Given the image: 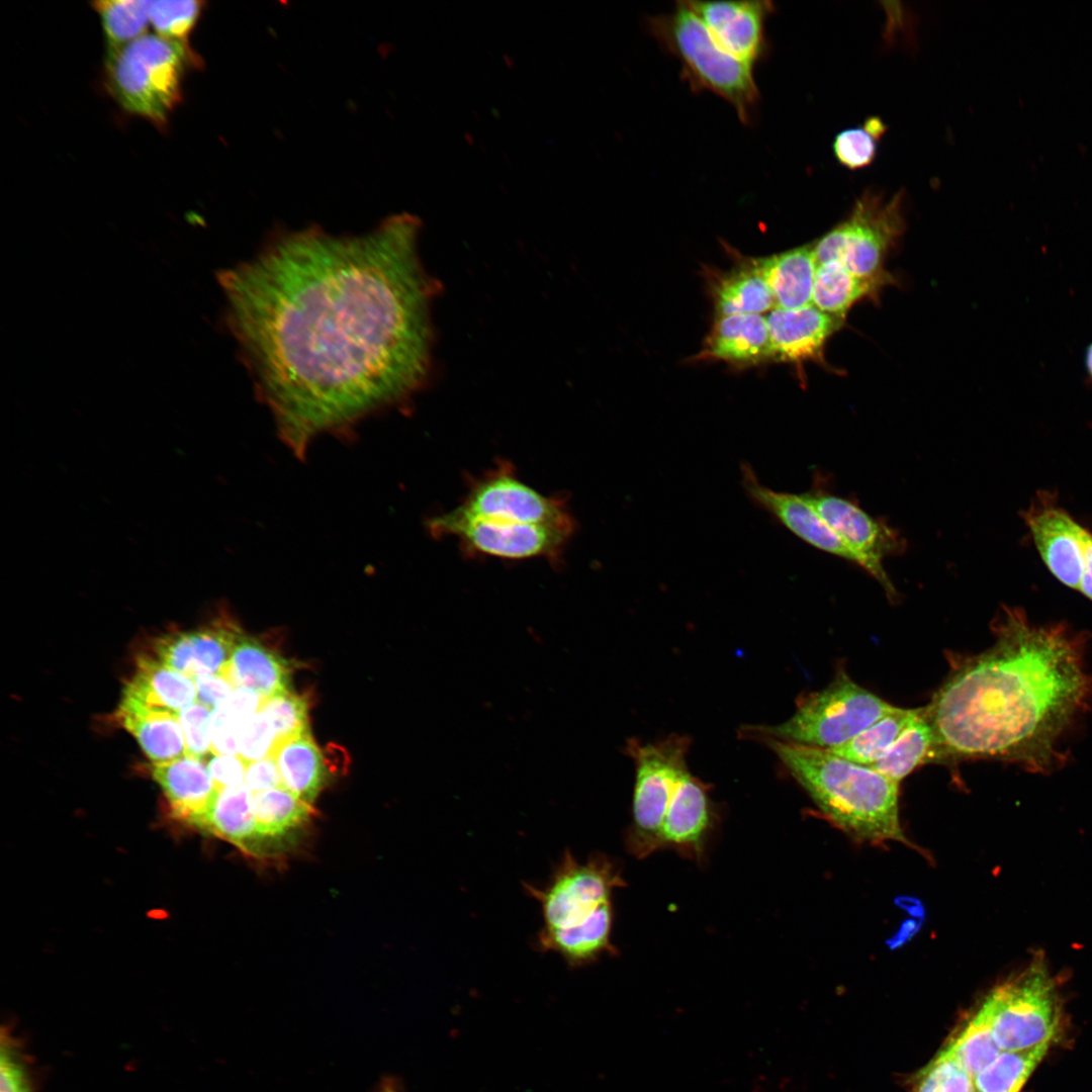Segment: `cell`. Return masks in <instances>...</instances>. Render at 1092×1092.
Returning a JSON list of instances; mask_svg holds the SVG:
<instances>
[{"instance_id": "47", "label": "cell", "mask_w": 1092, "mask_h": 1092, "mask_svg": "<svg viewBox=\"0 0 1092 1092\" xmlns=\"http://www.w3.org/2000/svg\"><path fill=\"white\" fill-rule=\"evenodd\" d=\"M972 1089L973 1080L957 1068L942 1081L939 1092H971Z\"/></svg>"}, {"instance_id": "5", "label": "cell", "mask_w": 1092, "mask_h": 1092, "mask_svg": "<svg viewBox=\"0 0 1092 1092\" xmlns=\"http://www.w3.org/2000/svg\"><path fill=\"white\" fill-rule=\"evenodd\" d=\"M201 65L189 44L146 33L105 58V85L123 110L163 129L182 101L187 71Z\"/></svg>"}, {"instance_id": "22", "label": "cell", "mask_w": 1092, "mask_h": 1092, "mask_svg": "<svg viewBox=\"0 0 1092 1092\" xmlns=\"http://www.w3.org/2000/svg\"><path fill=\"white\" fill-rule=\"evenodd\" d=\"M291 672L289 660L243 633L223 675L235 688L250 689L268 698L291 691Z\"/></svg>"}, {"instance_id": "29", "label": "cell", "mask_w": 1092, "mask_h": 1092, "mask_svg": "<svg viewBox=\"0 0 1092 1092\" xmlns=\"http://www.w3.org/2000/svg\"><path fill=\"white\" fill-rule=\"evenodd\" d=\"M257 854L265 843L282 841L292 831L304 825L313 813L310 804L299 799L283 786L254 793Z\"/></svg>"}, {"instance_id": "18", "label": "cell", "mask_w": 1092, "mask_h": 1092, "mask_svg": "<svg viewBox=\"0 0 1092 1092\" xmlns=\"http://www.w3.org/2000/svg\"><path fill=\"white\" fill-rule=\"evenodd\" d=\"M766 322L774 361L800 365L823 363L825 345L844 320L811 304L794 309L775 307Z\"/></svg>"}, {"instance_id": "35", "label": "cell", "mask_w": 1092, "mask_h": 1092, "mask_svg": "<svg viewBox=\"0 0 1092 1092\" xmlns=\"http://www.w3.org/2000/svg\"><path fill=\"white\" fill-rule=\"evenodd\" d=\"M886 130L887 125L878 116L868 117L861 126L840 130L832 144L835 160L852 171L869 167L876 159L879 142Z\"/></svg>"}, {"instance_id": "50", "label": "cell", "mask_w": 1092, "mask_h": 1092, "mask_svg": "<svg viewBox=\"0 0 1092 1092\" xmlns=\"http://www.w3.org/2000/svg\"><path fill=\"white\" fill-rule=\"evenodd\" d=\"M1085 369L1092 379V343L1087 347L1085 351Z\"/></svg>"}, {"instance_id": "25", "label": "cell", "mask_w": 1092, "mask_h": 1092, "mask_svg": "<svg viewBox=\"0 0 1092 1092\" xmlns=\"http://www.w3.org/2000/svg\"><path fill=\"white\" fill-rule=\"evenodd\" d=\"M271 757L277 763L282 786L311 805L324 788L327 767L310 731L282 741Z\"/></svg>"}, {"instance_id": "24", "label": "cell", "mask_w": 1092, "mask_h": 1092, "mask_svg": "<svg viewBox=\"0 0 1092 1092\" xmlns=\"http://www.w3.org/2000/svg\"><path fill=\"white\" fill-rule=\"evenodd\" d=\"M142 703L175 713L197 700L193 678L169 667L151 654L136 658L135 671L123 690Z\"/></svg>"}, {"instance_id": "6", "label": "cell", "mask_w": 1092, "mask_h": 1092, "mask_svg": "<svg viewBox=\"0 0 1092 1092\" xmlns=\"http://www.w3.org/2000/svg\"><path fill=\"white\" fill-rule=\"evenodd\" d=\"M647 27L678 60L692 89L720 96L743 123L751 121L759 100L753 65L723 50L685 1L669 13L648 17Z\"/></svg>"}, {"instance_id": "30", "label": "cell", "mask_w": 1092, "mask_h": 1092, "mask_svg": "<svg viewBox=\"0 0 1092 1092\" xmlns=\"http://www.w3.org/2000/svg\"><path fill=\"white\" fill-rule=\"evenodd\" d=\"M932 745L933 732L924 707L916 708L887 752L870 767L899 784L919 765L928 762Z\"/></svg>"}, {"instance_id": "23", "label": "cell", "mask_w": 1092, "mask_h": 1092, "mask_svg": "<svg viewBox=\"0 0 1092 1092\" xmlns=\"http://www.w3.org/2000/svg\"><path fill=\"white\" fill-rule=\"evenodd\" d=\"M756 264L776 307L794 309L812 304L817 269L812 244L757 259Z\"/></svg>"}, {"instance_id": "10", "label": "cell", "mask_w": 1092, "mask_h": 1092, "mask_svg": "<svg viewBox=\"0 0 1092 1092\" xmlns=\"http://www.w3.org/2000/svg\"><path fill=\"white\" fill-rule=\"evenodd\" d=\"M437 537L456 538L463 551L507 560L556 559L573 534L550 526L465 516L451 510L430 521Z\"/></svg>"}, {"instance_id": "33", "label": "cell", "mask_w": 1092, "mask_h": 1092, "mask_svg": "<svg viewBox=\"0 0 1092 1092\" xmlns=\"http://www.w3.org/2000/svg\"><path fill=\"white\" fill-rule=\"evenodd\" d=\"M1050 1043L1019 1051H1003L974 1079L977 1092H1020L1048 1053Z\"/></svg>"}, {"instance_id": "9", "label": "cell", "mask_w": 1092, "mask_h": 1092, "mask_svg": "<svg viewBox=\"0 0 1092 1092\" xmlns=\"http://www.w3.org/2000/svg\"><path fill=\"white\" fill-rule=\"evenodd\" d=\"M983 1004L1001 1051L1051 1043L1058 1034L1060 1006L1045 966L1035 959L1019 976L998 986Z\"/></svg>"}, {"instance_id": "14", "label": "cell", "mask_w": 1092, "mask_h": 1092, "mask_svg": "<svg viewBox=\"0 0 1092 1092\" xmlns=\"http://www.w3.org/2000/svg\"><path fill=\"white\" fill-rule=\"evenodd\" d=\"M1023 519L1052 574L1063 584L1079 590L1092 533L1046 491L1035 495Z\"/></svg>"}, {"instance_id": "31", "label": "cell", "mask_w": 1092, "mask_h": 1092, "mask_svg": "<svg viewBox=\"0 0 1092 1092\" xmlns=\"http://www.w3.org/2000/svg\"><path fill=\"white\" fill-rule=\"evenodd\" d=\"M987 1007L982 1004L964 1028L941 1051L972 1080L1000 1054Z\"/></svg>"}, {"instance_id": "42", "label": "cell", "mask_w": 1092, "mask_h": 1092, "mask_svg": "<svg viewBox=\"0 0 1092 1092\" xmlns=\"http://www.w3.org/2000/svg\"><path fill=\"white\" fill-rule=\"evenodd\" d=\"M247 762L240 755L213 754L207 768L217 791L245 783Z\"/></svg>"}, {"instance_id": "13", "label": "cell", "mask_w": 1092, "mask_h": 1092, "mask_svg": "<svg viewBox=\"0 0 1092 1092\" xmlns=\"http://www.w3.org/2000/svg\"><path fill=\"white\" fill-rule=\"evenodd\" d=\"M803 494L825 523L860 557L862 568L880 582L888 598L896 601L898 594L884 569L883 559L901 549L898 534L855 503L826 491L818 483Z\"/></svg>"}, {"instance_id": "49", "label": "cell", "mask_w": 1092, "mask_h": 1092, "mask_svg": "<svg viewBox=\"0 0 1092 1092\" xmlns=\"http://www.w3.org/2000/svg\"><path fill=\"white\" fill-rule=\"evenodd\" d=\"M374 1092H404L401 1085L394 1077H382L376 1085Z\"/></svg>"}, {"instance_id": "51", "label": "cell", "mask_w": 1092, "mask_h": 1092, "mask_svg": "<svg viewBox=\"0 0 1092 1092\" xmlns=\"http://www.w3.org/2000/svg\"><path fill=\"white\" fill-rule=\"evenodd\" d=\"M971 1092H977V1091H976V1090L974 1089V1087H973V1089H972V1091H971Z\"/></svg>"}, {"instance_id": "2", "label": "cell", "mask_w": 1092, "mask_h": 1092, "mask_svg": "<svg viewBox=\"0 0 1092 1092\" xmlns=\"http://www.w3.org/2000/svg\"><path fill=\"white\" fill-rule=\"evenodd\" d=\"M993 644L953 661L924 707L933 732L928 762L995 759L1046 771L1060 739L1092 699L1085 638L1067 625H1035L1003 606Z\"/></svg>"}, {"instance_id": "36", "label": "cell", "mask_w": 1092, "mask_h": 1092, "mask_svg": "<svg viewBox=\"0 0 1092 1092\" xmlns=\"http://www.w3.org/2000/svg\"><path fill=\"white\" fill-rule=\"evenodd\" d=\"M204 4L197 0L151 1L150 25L159 36L189 44V35L204 10Z\"/></svg>"}, {"instance_id": "27", "label": "cell", "mask_w": 1092, "mask_h": 1092, "mask_svg": "<svg viewBox=\"0 0 1092 1092\" xmlns=\"http://www.w3.org/2000/svg\"><path fill=\"white\" fill-rule=\"evenodd\" d=\"M890 282V274L863 278L850 273L838 262H826L817 265L812 304L828 314L844 320L853 304L863 298L874 297Z\"/></svg>"}, {"instance_id": "40", "label": "cell", "mask_w": 1092, "mask_h": 1092, "mask_svg": "<svg viewBox=\"0 0 1092 1092\" xmlns=\"http://www.w3.org/2000/svg\"><path fill=\"white\" fill-rule=\"evenodd\" d=\"M212 709L195 702L178 713L186 754L203 758L211 751Z\"/></svg>"}, {"instance_id": "11", "label": "cell", "mask_w": 1092, "mask_h": 1092, "mask_svg": "<svg viewBox=\"0 0 1092 1092\" xmlns=\"http://www.w3.org/2000/svg\"><path fill=\"white\" fill-rule=\"evenodd\" d=\"M455 510L469 517L544 525L570 533L575 527L563 502L523 482L507 463L476 479Z\"/></svg>"}, {"instance_id": "26", "label": "cell", "mask_w": 1092, "mask_h": 1092, "mask_svg": "<svg viewBox=\"0 0 1092 1092\" xmlns=\"http://www.w3.org/2000/svg\"><path fill=\"white\" fill-rule=\"evenodd\" d=\"M254 793L243 783L217 792L200 831L210 833L257 854Z\"/></svg>"}, {"instance_id": "1", "label": "cell", "mask_w": 1092, "mask_h": 1092, "mask_svg": "<svg viewBox=\"0 0 1092 1092\" xmlns=\"http://www.w3.org/2000/svg\"><path fill=\"white\" fill-rule=\"evenodd\" d=\"M420 230L400 213L363 235L282 232L219 273L256 395L298 457L427 380L437 283L420 258Z\"/></svg>"}, {"instance_id": "46", "label": "cell", "mask_w": 1092, "mask_h": 1092, "mask_svg": "<svg viewBox=\"0 0 1092 1092\" xmlns=\"http://www.w3.org/2000/svg\"><path fill=\"white\" fill-rule=\"evenodd\" d=\"M957 1068L952 1061L941 1053L921 1071L916 1092H939L942 1081Z\"/></svg>"}, {"instance_id": "8", "label": "cell", "mask_w": 1092, "mask_h": 1092, "mask_svg": "<svg viewBox=\"0 0 1092 1092\" xmlns=\"http://www.w3.org/2000/svg\"><path fill=\"white\" fill-rule=\"evenodd\" d=\"M904 197L902 190L889 198L864 190L848 215L812 244L817 265L838 262L863 278L889 274L884 261L906 226Z\"/></svg>"}, {"instance_id": "12", "label": "cell", "mask_w": 1092, "mask_h": 1092, "mask_svg": "<svg viewBox=\"0 0 1092 1092\" xmlns=\"http://www.w3.org/2000/svg\"><path fill=\"white\" fill-rule=\"evenodd\" d=\"M688 736L672 734L655 742L630 739L626 751L635 763L632 822L626 837L637 840L655 827L664 804L689 770Z\"/></svg>"}, {"instance_id": "34", "label": "cell", "mask_w": 1092, "mask_h": 1092, "mask_svg": "<svg viewBox=\"0 0 1092 1092\" xmlns=\"http://www.w3.org/2000/svg\"><path fill=\"white\" fill-rule=\"evenodd\" d=\"M915 712L916 709L897 707L844 744L828 750L847 760L870 766L887 752Z\"/></svg>"}, {"instance_id": "21", "label": "cell", "mask_w": 1092, "mask_h": 1092, "mask_svg": "<svg viewBox=\"0 0 1092 1092\" xmlns=\"http://www.w3.org/2000/svg\"><path fill=\"white\" fill-rule=\"evenodd\" d=\"M117 715L152 763H165L186 755L178 713L150 707L122 694Z\"/></svg>"}, {"instance_id": "17", "label": "cell", "mask_w": 1092, "mask_h": 1092, "mask_svg": "<svg viewBox=\"0 0 1092 1092\" xmlns=\"http://www.w3.org/2000/svg\"><path fill=\"white\" fill-rule=\"evenodd\" d=\"M716 42L733 57L754 65L766 52L765 21L770 1H685Z\"/></svg>"}, {"instance_id": "45", "label": "cell", "mask_w": 1092, "mask_h": 1092, "mask_svg": "<svg viewBox=\"0 0 1092 1092\" xmlns=\"http://www.w3.org/2000/svg\"><path fill=\"white\" fill-rule=\"evenodd\" d=\"M264 697L246 688H235L232 695L221 705L240 724L261 711Z\"/></svg>"}, {"instance_id": "37", "label": "cell", "mask_w": 1092, "mask_h": 1092, "mask_svg": "<svg viewBox=\"0 0 1092 1092\" xmlns=\"http://www.w3.org/2000/svg\"><path fill=\"white\" fill-rule=\"evenodd\" d=\"M261 712L266 715L273 727L276 736L275 747L286 739L309 731L308 703L304 697L292 691L265 698Z\"/></svg>"}, {"instance_id": "7", "label": "cell", "mask_w": 1092, "mask_h": 1092, "mask_svg": "<svg viewBox=\"0 0 1092 1092\" xmlns=\"http://www.w3.org/2000/svg\"><path fill=\"white\" fill-rule=\"evenodd\" d=\"M897 707L862 688L843 670L822 690L802 696L792 717L775 726H751L756 738H774L831 749L893 712Z\"/></svg>"}, {"instance_id": "16", "label": "cell", "mask_w": 1092, "mask_h": 1092, "mask_svg": "<svg viewBox=\"0 0 1092 1092\" xmlns=\"http://www.w3.org/2000/svg\"><path fill=\"white\" fill-rule=\"evenodd\" d=\"M741 477L749 499L793 534L819 550L862 567L860 557L825 523L803 493L777 491L764 486L747 463L741 464Z\"/></svg>"}, {"instance_id": "32", "label": "cell", "mask_w": 1092, "mask_h": 1092, "mask_svg": "<svg viewBox=\"0 0 1092 1092\" xmlns=\"http://www.w3.org/2000/svg\"><path fill=\"white\" fill-rule=\"evenodd\" d=\"M98 14L105 36L106 57L147 33L148 0H103L90 3Z\"/></svg>"}, {"instance_id": "41", "label": "cell", "mask_w": 1092, "mask_h": 1092, "mask_svg": "<svg viewBox=\"0 0 1092 1092\" xmlns=\"http://www.w3.org/2000/svg\"><path fill=\"white\" fill-rule=\"evenodd\" d=\"M239 728L236 721L220 704L211 713V751L213 754L239 755Z\"/></svg>"}, {"instance_id": "28", "label": "cell", "mask_w": 1092, "mask_h": 1092, "mask_svg": "<svg viewBox=\"0 0 1092 1092\" xmlns=\"http://www.w3.org/2000/svg\"><path fill=\"white\" fill-rule=\"evenodd\" d=\"M712 297L716 316L760 314L776 307L756 260L717 276L712 284Z\"/></svg>"}, {"instance_id": "19", "label": "cell", "mask_w": 1092, "mask_h": 1092, "mask_svg": "<svg viewBox=\"0 0 1092 1092\" xmlns=\"http://www.w3.org/2000/svg\"><path fill=\"white\" fill-rule=\"evenodd\" d=\"M152 776L167 799L171 815L200 829L218 792L203 758L186 754L169 762L153 763Z\"/></svg>"}, {"instance_id": "44", "label": "cell", "mask_w": 1092, "mask_h": 1092, "mask_svg": "<svg viewBox=\"0 0 1092 1092\" xmlns=\"http://www.w3.org/2000/svg\"><path fill=\"white\" fill-rule=\"evenodd\" d=\"M245 784L253 793L282 786L275 759L271 756L248 762Z\"/></svg>"}, {"instance_id": "15", "label": "cell", "mask_w": 1092, "mask_h": 1092, "mask_svg": "<svg viewBox=\"0 0 1092 1092\" xmlns=\"http://www.w3.org/2000/svg\"><path fill=\"white\" fill-rule=\"evenodd\" d=\"M243 631L229 617H218L210 624L190 631H174L158 637L153 655L191 678L204 674H222Z\"/></svg>"}, {"instance_id": "3", "label": "cell", "mask_w": 1092, "mask_h": 1092, "mask_svg": "<svg viewBox=\"0 0 1092 1092\" xmlns=\"http://www.w3.org/2000/svg\"><path fill=\"white\" fill-rule=\"evenodd\" d=\"M622 885L619 871L608 857L596 854L581 862L568 849L543 885L524 883L526 893L541 908L539 950L560 956L573 969L613 950L612 897Z\"/></svg>"}, {"instance_id": "43", "label": "cell", "mask_w": 1092, "mask_h": 1092, "mask_svg": "<svg viewBox=\"0 0 1092 1092\" xmlns=\"http://www.w3.org/2000/svg\"><path fill=\"white\" fill-rule=\"evenodd\" d=\"M197 690L196 702L213 709L223 703L234 692L235 687L222 674H204L193 678Z\"/></svg>"}, {"instance_id": "38", "label": "cell", "mask_w": 1092, "mask_h": 1092, "mask_svg": "<svg viewBox=\"0 0 1092 1092\" xmlns=\"http://www.w3.org/2000/svg\"><path fill=\"white\" fill-rule=\"evenodd\" d=\"M0 1092H34L22 1044L5 1026L1 1028L0 1040Z\"/></svg>"}, {"instance_id": "48", "label": "cell", "mask_w": 1092, "mask_h": 1092, "mask_svg": "<svg viewBox=\"0 0 1092 1092\" xmlns=\"http://www.w3.org/2000/svg\"><path fill=\"white\" fill-rule=\"evenodd\" d=\"M1079 592L1092 601V539L1089 544L1087 564Z\"/></svg>"}, {"instance_id": "20", "label": "cell", "mask_w": 1092, "mask_h": 1092, "mask_svg": "<svg viewBox=\"0 0 1092 1092\" xmlns=\"http://www.w3.org/2000/svg\"><path fill=\"white\" fill-rule=\"evenodd\" d=\"M695 360L724 361L741 367L774 361L766 318L757 313L716 316Z\"/></svg>"}, {"instance_id": "4", "label": "cell", "mask_w": 1092, "mask_h": 1092, "mask_svg": "<svg viewBox=\"0 0 1092 1092\" xmlns=\"http://www.w3.org/2000/svg\"><path fill=\"white\" fill-rule=\"evenodd\" d=\"M834 825L871 842L905 841L899 784L828 749L761 738Z\"/></svg>"}, {"instance_id": "39", "label": "cell", "mask_w": 1092, "mask_h": 1092, "mask_svg": "<svg viewBox=\"0 0 1092 1092\" xmlns=\"http://www.w3.org/2000/svg\"><path fill=\"white\" fill-rule=\"evenodd\" d=\"M276 736L268 718L258 712L240 724L239 755L248 763L272 756Z\"/></svg>"}]
</instances>
